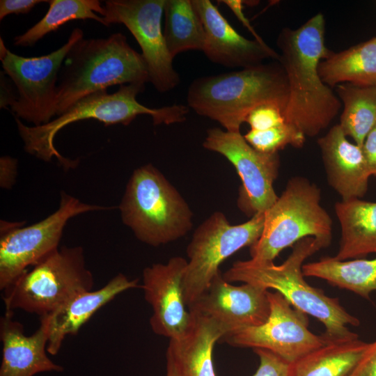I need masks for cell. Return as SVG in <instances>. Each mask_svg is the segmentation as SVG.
<instances>
[{
	"mask_svg": "<svg viewBox=\"0 0 376 376\" xmlns=\"http://www.w3.org/2000/svg\"><path fill=\"white\" fill-rule=\"evenodd\" d=\"M324 33V15L318 13L295 29L284 28L276 40L278 62L288 88L284 116L306 137L316 136L327 129L342 108L336 93L323 82L318 71L319 63L331 52L325 45Z\"/></svg>",
	"mask_w": 376,
	"mask_h": 376,
	"instance_id": "obj_1",
	"label": "cell"
},
{
	"mask_svg": "<svg viewBox=\"0 0 376 376\" xmlns=\"http://www.w3.org/2000/svg\"><path fill=\"white\" fill-rule=\"evenodd\" d=\"M329 246L315 237L301 239L292 246L291 253L281 265L252 259L235 262L222 275L230 283H249L265 290L274 289L297 310L318 319L325 327L323 336L329 343L359 338L348 326H358L359 320L350 314L338 298L330 297L304 278V260Z\"/></svg>",
	"mask_w": 376,
	"mask_h": 376,
	"instance_id": "obj_2",
	"label": "cell"
},
{
	"mask_svg": "<svg viewBox=\"0 0 376 376\" xmlns=\"http://www.w3.org/2000/svg\"><path fill=\"white\" fill-rule=\"evenodd\" d=\"M288 100L287 78L279 62L198 77L187 95L189 108L234 132L257 107L272 104L285 111Z\"/></svg>",
	"mask_w": 376,
	"mask_h": 376,
	"instance_id": "obj_3",
	"label": "cell"
},
{
	"mask_svg": "<svg viewBox=\"0 0 376 376\" xmlns=\"http://www.w3.org/2000/svg\"><path fill=\"white\" fill-rule=\"evenodd\" d=\"M145 84L122 85L113 93H108L107 90L94 93L40 126H27L21 120L15 118L24 150L45 162L51 161L54 157L65 167L70 168L76 165L75 161L66 159L58 152L54 146V138L62 128L71 123L91 119L100 121L105 126L128 125L140 115L150 116L155 125H169L186 120L189 107L185 105L150 108L138 102L136 97L144 91Z\"/></svg>",
	"mask_w": 376,
	"mask_h": 376,
	"instance_id": "obj_4",
	"label": "cell"
},
{
	"mask_svg": "<svg viewBox=\"0 0 376 376\" xmlns=\"http://www.w3.org/2000/svg\"><path fill=\"white\" fill-rule=\"evenodd\" d=\"M63 64L57 84L56 116L83 97L109 87L149 82L141 54L121 33L106 38L80 39Z\"/></svg>",
	"mask_w": 376,
	"mask_h": 376,
	"instance_id": "obj_5",
	"label": "cell"
},
{
	"mask_svg": "<svg viewBox=\"0 0 376 376\" xmlns=\"http://www.w3.org/2000/svg\"><path fill=\"white\" fill-rule=\"evenodd\" d=\"M123 222L141 242L157 246L189 233L193 213L188 203L153 165L135 169L119 205Z\"/></svg>",
	"mask_w": 376,
	"mask_h": 376,
	"instance_id": "obj_6",
	"label": "cell"
},
{
	"mask_svg": "<svg viewBox=\"0 0 376 376\" xmlns=\"http://www.w3.org/2000/svg\"><path fill=\"white\" fill-rule=\"evenodd\" d=\"M320 188L304 177L290 178L265 214L262 234L250 246L251 259L274 262L285 248L312 237L329 244L332 220L320 204Z\"/></svg>",
	"mask_w": 376,
	"mask_h": 376,
	"instance_id": "obj_7",
	"label": "cell"
},
{
	"mask_svg": "<svg viewBox=\"0 0 376 376\" xmlns=\"http://www.w3.org/2000/svg\"><path fill=\"white\" fill-rule=\"evenodd\" d=\"M94 279L81 246L58 248L6 288V312L48 315L77 295L92 290Z\"/></svg>",
	"mask_w": 376,
	"mask_h": 376,
	"instance_id": "obj_8",
	"label": "cell"
},
{
	"mask_svg": "<svg viewBox=\"0 0 376 376\" xmlns=\"http://www.w3.org/2000/svg\"><path fill=\"white\" fill-rule=\"evenodd\" d=\"M83 38V31L75 28L61 47L36 57L15 54L0 38L1 65L17 93V97L10 107L15 118L24 120L33 126H40L56 116L59 72L70 49Z\"/></svg>",
	"mask_w": 376,
	"mask_h": 376,
	"instance_id": "obj_9",
	"label": "cell"
},
{
	"mask_svg": "<svg viewBox=\"0 0 376 376\" xmlns=\"http://www.w3.org/2000/svg\"><path fill=\"white\" fill-rule=\"evenodd\" d=\"M265 214L231 225L221 212H214L194 230L187 247V265L184 276L186 304L189 309L219 273V267L228 257L260 237Z\"/></svg>",
	"mask_w": 376,
	"mask_h": 376,
	"instance_id": "obj_10",
	"label": "cell"
},
{
	"mask_svg": "<svg viewBox=\"0 0 376 376\" xmlns=\"http://www.w3.org/2000/svg\"><path fill=\"white\" fill-rule=\"evenodd\" d=\"M111 208L85 203L63 192L58 208L39 222L22 227L21 223L1 221L0 290H3L29 267L36 265L58 249L69 219L82 213Z\"/></svg>",
	"mask_w": 376,
	"mask_h": 376,
	"instance_id": "obj_11",
	"label": "cell"
},
{
	"mask_svg": "<svg viewBox=\"0 0 376 376\" xmlns=\"http://www.w3.org/2000/svg\"><path fill=\"white\" fill-rule=\"evenodd\" d=\"M204 148L225 157L235 168L241 181L237 204L248 216L264 213L277 200L274 182L278 177V152L265 153L253 148L241 134L218 127L207 130Z\"/></svg>",
	"mask_w": 376,
	"mask_h": 376,
	"instance_id": "obj_12",
	"label": "cell"
},
{
	"mask_svg": "<svg viewBox=\"0 0 376 376\" xmlns=\"http://www.w3.org/2000/svg\"><path fill=\"white\" fill-rule=\"evenodd\" d=\"M270 312L260 325L228 334L221 340L230 346L269 350L294 363L329 342L308 329L307 315L297 310L279 292L267 291Z\"/></svg>",
	"mask_w": 376,
	"mask_h": 376,
	"instance_id": "obj_13",
	"label": "cell"
},
{
	"mask_svg": "<svg viewBox=\"0 0 376 376\" xmlns=\"http://www.w3.org/2000/svg\"><path fill=\"white\" fill-rule=\"evenodd\" d=\"M164 4L165 0H107L103 6L107 26L123 24L138 42L148 68L149 82L159 93L169 92L180 82L164 38Z\"/></svg>",
	"mask_w": 376,
	"mask_h": 376,
	"instance_id": "obj_14",
	"label": "cell"
},
{
	"mask_svg": "<svg viewBox=\"0 0 376 376\" xmlns=\"http://www.w3.org/2000/svg\"><path fill=\"white\" fill-rule=\"evenodd\" d=\"M187 265L185 258L175 256L166 263L146 267L142 274L141 287L152 311L151 329L155 334L169 340L182 336L191 323V313L187 310L184 291Z\"/></svg>",
	"mask_w": 376,
	"mask_h": 376,
	"instance_id": "obj_15",
	"label": "cell"
},
{
	"mask_svg": "<svg viewBox=\"0 0 376 376\" xmlns=\"http://www.w3.org/2000/svg\"><path fill=\"white\" fill-rule=\"evenodd\" d=\"M267 291L249 283L233 285L219 272L189 310L216 321L227 335L267 320L270 312Z\"/></svg>",
	"mask_w": 376,
	"mask_h": 376,
	"instance_id": "obj_16",
	"label": "cell"
},
{
	"mask_svg": "<svg viewBox=\"0 0 376 376\" xmlns=\"http://www.w3.org/2000/svg\"><path fill=\"white\" fill-rule=\"evenodd\" d=\"M191 1L205 30L202 52L211 62L242 69L263 63L267 58L279 61V53L267 44L240 34L211 1Z\"/></svg>",
	"mask_w": 376,
	"mask_h": 376,
	"instance_id": "obj_17",
	"label": "cell"
},
{
	"mask_svg": "<svg viewBox=\"0 0 376 376\" xmlns=\"http://www.w3.org/2000/svg\"><path fill=\"white\" fill-rule=\"evenodd\" d=\"M329 185L342 201L361 198L371 176L362 148L350 142L339 124L318 139Z\"/></svg>",
	"mask_w": 376,
	"mask_h": 376,
	"instance_id": "obj_18",
	"label": "cell"
},
{
	"mask_svg": "<svg viewBox=\"0 0 376 376\" xmlns=\"http://www.w3.org/2000/svg\"><path fill=\"white\" fill-rule=\"evenodd\" d=\"M139 287V279L130 280L119 273L102 288L81 292L51 313L40 317L48 332L47 352L56 354L66 336L76 335L101 307L121 292Z\"/></svg>",
	"mask_w": 376,
	"mask_h": 376,
	"instance_id": "obj_19",
	"label": "cell"
},
{
	"mask_svg": "<svg viewBox=\"0 0 376 376\" xmlns=\"http://www.w3.org/2000/svg\"><path fill=\"white\" fill-rule=\"evenodd\" d=\"M13 313L6 312L0 320V338L2 361L0 376H33L56 371L63 367L54 363L47 355L48 332L40 322L38 329L31 336L24 333L22 324L15 320Z\"/></svg>",
	"mask_w": 376,
	"mask_h": 376,
	"instance_id": "obj_20",
	"label": "cell"
},
{
	"mask_svg": "<svg viewBox=\"0 0 376 376\" xmlns=\"http://www.w3.org/2000/svg\"><path fill=\"white\" fill-rule=\"evenodd\" d=\"M191 323L180 337L170 339L166 350V363L177 376H217L212 353L215 343L226 331L212 319L189 310Z\"/></svg>",
	"mask_w": 376,
	"mask_h": 376,
	"instance_id": "obj_21",
	"label": "cell"
},
{
	"mask_svg": "<svg viewBox=\"0 0 376 376\" xmlns=\"http://www.w3.org/2000/svg\"><path fill=\"white\" fill-rule=\"evenodd\" d=\"M341 228L338 260L363 258L376 253V202L354 198L334 205Z\"/></svg>",
	"mask_w": 376,
	"mask_h": 376,
	"instance_id": "obj_22",
	"label": "cell"
},
{
	"mask_svg": "<svg viewBox=\"0 0 376 376\" xmlns=\"http://www.w3.org/2000/svg\"><path fill=\"white\" fill-rule=\"evenodd\" d=\"M318 71L331 88L343 84L376 86V36L345 50L330 52Z\"/></svg>",
	"mask_w": 376,
	"mask_h": 376,
	"instance_id": "obj_23",
	"label": "cell"
},
{
	"mask_svg": "<svg viewBox=\"0 0 376 376\" xmlns=\"http://www.w3.org/2000/svg\"><path fill=\"white\" fill-rule=\"evenodd\" d=\"M302 272L304 276L324 279L368 299L376 291V258L338 260L327 256L304 264Z\"/></svg>",
	"mask_w": 376,
	"mask_h": 376,
	"instance_id": "obj_24",
	"label": "cell"
},
{
	"mask_svg": "<svg viewBox=\"0 0 376 376\" xmlns=\"http://www.w3.org/2000/svg\"><path fill=\"white\" fill-rule=\"evenodd\" d=\"M370 343L359 338L328 343L292 364V376H350Z\"/></svg>",
	"mask_w": 376,
	"mask_h": 376,
	"instance_id": "obj_25",
	"label": "cell"
},
{
	"mask_svg": "<svg viewBox=\"0 0 376 376\" xmlns=\"http://www.w3.org/2000/svg\"><path fill=\"white\" fill-rule=\"evenodd\" d=\"M163 30L167 50L173 59L189 51H202L205 30L191 0H165Z\"/></svg>",
	"mask_w": 376,
	"mask_h": 376,
	"instance_id": "obj_26",
	"label": "cell"
},
{
	"mask_svg": "<svg viewBox=\"0 0 376 376\" xmlns=\"http://www.w3.org/2000/svg\"><path fill=\"white\" fill-rule=\"evenodd\" d=\"M343 111L338 123L345 134L362 147L376 126V86L343 84L336 87Z\"/></svg>",
	"mask_w": 376,
	"mask_h": 376,
	"instance_id": "obj_27",
	"label": "cell"
},
{
	"mask_svg": "<svg viewBox=\"0 0 376 376\" xmlns=\"http://www.w3.org/2000/svg\"><path fill=\"white\" fill-rule=\"evenodd\" d=\"M45 15L21 35L14 38L19 47H32L46 35L72 20L92 19L107 26L103 17L104 6L98 0H50Z\"/></svg>",
	"mask_w": 376,
	"mask_h": 376,
	"instance_id": "obj_28",
	"label": "cell"
},
{
	"mask_svg": "<svg viewBox=\"0 0 376 376\" xmlns=\"http://www.w3.org/2000/svg\"><path fill=\"white\" fill-rule=\"evenodd\" d=\"M255 149L265 153H276L288 146L300 148L306 136L286 121L263 130H250L243 135Z\"/></svg>",
	"mask_w": 376,
	"mask_h": 376,
	"instance_id": "obj_29",
	"label": "cell"
},
{
	"mask_svg": "<svg viewBox=\"0 0 376 376\" xmlns=\"http://www.w3.org/2000/svg\"><path fill=\"white\" fill-rule=\"evenodd\" d=\"M285 121L283 109L276 105L265 104L253 109L245 123L249 125L250 130H263Z\"/></svg>",
	"mask_w": 376,
	"mask_h": 376,
	"instance_id": "obj_30",
	"label": "cell"
},
{
	"mask_svg": "<svg viewBox=\"0 0 376 376\" xmlns=\"http://www.w3.org/2000/svg\"><path fill=\"white\" fill-rule=\"evenodd\" d=\"M253 352L260 363L253 376H292V363L269 350L253 349Z\"/></svg>",
	"mask_w": 376,
	"mask_h": 376,
	"instance_id": "obj_31",
	"label": "cell"
},
{
	"mask_svg": "<svg viewBox=\"0 0 376 376\" xmlns=\"http://www.w3.org/2000/svg\"><path fill=\"white\" fill-rule=\"evenodd\" d=\"M47 1L41 0H1L0 20L8 15L15 14H26L36 6Z\"/></svg>",
	"mask_w": 376,
	"mask_h": 376,
	"instance_id": "obj_32",
	"label": "cell"
},
{
	"mask_svg": "<svg viewBox=\"0 0 376 376\" xmlns=\"http://www.w3.org/2000/svg\"><path fill=\"white\" fill-rule=\"evenodd\" d=\"M350 376H376V340L370 343Z\"/></svg>",
	"mask_w": 376,
	"mask_h": 376,
	"instance_id": "obj_33",
	"label": "cell"
},
{
	"mask_svg": "<svg viewBox=\"0 0 376 376\" xmlns=\"http://www.w3.org/2000/svg\"><path fill=\"white\" fill-rule=\"evenodd\" d=\"M219 2H221L230 8V10L234 13L237 19L254 37V40L263 45H267V43L263 40L262 37L258 34L254 28L252 26L249 19L245 16L243 12L244 1L221 0L219 1Z\"/></svg>",
	"mask_w": 376,
	"mask_h": 376,
	"instance_id": "obj_34",
	"label": "cell"
},
{
	"mask_svg": "<svg viewBox=\"0 0 376 376\" xmlns=\"http://www.w3.org/2000/svg\"><path fill=\"white\" fill-rule=\"evenodd\" d=\"M0 171L1 187L4 189L10 188L15 181L17 159L9 156L1 157Z\"/></svg>",
	"mask_w": 376,
	"mask_h": 376,
	"instance_id": "obj_35",
	"label": "cell"
},
{
	"mask_svg": "<svg viewBox=\"0 0 376 376\" xmlns=\"http://www.w3.org/2000/svg\"><path fill=\"white\" fill-rule=\"evenodd\" d=\"M361 148L370 173L376 178V126L367 135Z\"/></svg>",
	"mask_w": 376,
	"mask_h": 376,
	"instance_id": "obj_36",
	"label": "cell"
},
{
	"mask_svg": "<svg viewBox=\"0 0 376 376\" xmlns=\"http://www.w3.org/2000/svg\"><path fill=\"white\" fill-rule=\"evenodd\" d=\"M16 97L17 93H13L9 80L1 72V108L8 109V106L10 107Z\"/></svg>",
	"mask_w": 376,
	"mask_h": 376,
	"instance_id": "obj_37",
	"label": "cell"
},
{
	"mask_svg": "<svg viewBox=\"0 0 376 376\" xmlns=\"http://www.w3.org/2000/svg\"><path fill=\"white\" fill-rule=\"evenodd\" d=\"M166 376H177L173 367L169 364L166 363Z\"/></svg>",
	"mask_w": 376,
	"mask_h": 376,
	"instance_id": "obj_38",
	"label": "cell"
}]
</instances>
